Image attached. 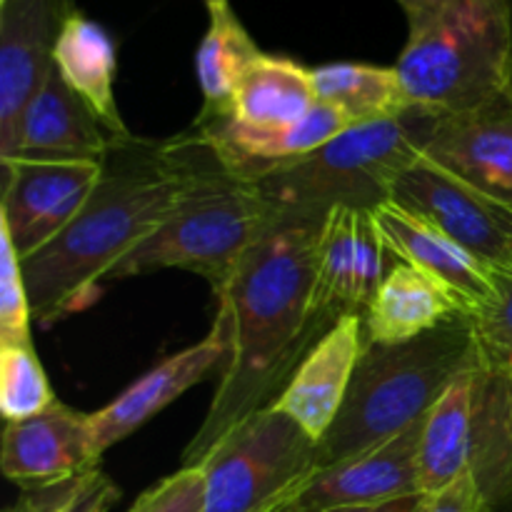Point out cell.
<instances>
[{"instance_id":"1","label":"cell","mask_w":512,"mask_h":512,"mask_svg":"<svg viewBox=\"0 0 512 512\" xmlns=\"http://www.w3.org/2000/svg\"><path fill=\"white\" fill-rule=\"evenodd\" d=\"M323 220L283 215L215 295L228 358L183 465H198L233 425L273 403L318 340L310 328V300Z\"/></svg>"},{"instance_id":"2","label":"cell","mask_w":512,"mask_h":512,"mask_svg":"<svg viewBox=\"0 0 512 512\" xmlns=\"http://www.w3.org/2000/svg\"><path fill=\"white\" fill-rule=\"evenodd\" d=\"M203 148L190 135L168 143L130 138L103 160V178L73 223L20 260L33 320L50 325L83 310L100 280L165 223L198 175Z\"/></svg>"},{"instance_id":"3","label":"cell","mask_w":512,"mask_h":512,"mask_svg":"<svg viewBox=\"0 0 512 512\" xmlns=\"http://www.w3.org/2000/svg\"><path fill=\"white\" fill-rule=\"evenodd\" d=\"M483 360L470 318L410 343L365 345L348 398L320 440V468L375 448L423 420L448 385Z\"/></svg>"},{"instance_id":"4","label":"cell","mask_w":512,"mask_h":512,"mask_svg":"<svg viewBox=\"0 0 512 512\" xmlns=\"http://www.w3.org/2000/svg\"><path fill=\"white\" fill-rule=\"evenodd\" d=\"M415 108L460 115L512 90V0H443L398 63Z\"/></svg>"},{"instance_id":"5","label":"cell","mask_w":512,"mask_h":512,"mask_svg":"<svg viewBox=\"0 0 512 512\" xmlns=\"http://www.w3.org/2000/svg\"><path fill=\"white\" fill-rule=\"evenodd\" d=\"M280 220L283 213L258 185L225 173L208 153L165 223L120 260L105 280L180 268L208 280L210 290L218 295L243 255Z\"/></svg>"},{"instance_id":"6","label":"cell","mask_w":512,"mask_h":512,"mask_svg":"<svg viewBox=\"0 0 512 512\" xmlns=\"http://www.w3.org/2000/svg\"><path fill=\"white\" fill-rule=\"evenodd\" d=\"M440 115L410 108L400 118L350 125L305 158L255 180L283 215L325 218L335 205L375 210L390 185L423 155Z\"/></svg>"},{"instance_id":"7","label":"cell","mask_w":512,"mask_h":512,"mask_svg":"<svg viewBox=\"0 0 512 512\" xmlns=\"http://www.w3.org/2000/svg\"><path fill=\"white\" fill-rule=\"evenodd\" d=\"M205 512H273L320 470V443L273 405L228 430L200 460Z\"/></svg>"},{"instance_id":"8","label":"cell","mask_w":512,"mask_h":512,"mask_svg":"<svg viewBox=\"0 0 512 512\" xmlns=\"http://www.w3.org/2000/svg\"><path fill=\"white\" fill-rule=\"evenodd\" d=\"M398 263L373 210L335 205L325 215L320 233L310 300L313 333L320 338L350 315L365 318L380 285Z\"/></svg>"},{"instance_id":"9","label":"cell","mask_w":512,"mask_h":512,"mask_svg":"<svg viewBox=\"0 0 512 512\" xmlns=\"http://www.w3.org/2000/svg\"><path fill=\"white\" fill-rule=\"evenodd\" d=\"M390 203L428 220L500 270L512 260V208L420 155L390 185Z\"/></svg>"},{"instance_id":"10","label":"cell","mask_w":512,"mask_h":512,"mask_svg":"<svg viewBox=\"0 0 512 512\" xmlns=\"http://www.w3.org/2000/svg\"><path fill=\"white\" fill-rule=\"evenodd\" d=\"M0 165V225L8 230L20 260L53 243L103 178V163L95 160L0 158Z\"/></svg>"},{"instance_id":"11","label":"cell","mask_w":512,"mask_h":512,"mask_svg":"<svg viewBox=\"0 0 512 512\" xmlns=\"http://www.w3.org/2000/svg\"><path fill=\"white\" fill-rule=\"evenodd\" d=\"M420 425L423 420L375 448L320 468L290 498L293 508L298 512H338L423 495L418 473Z\"/></svg>"},{"instance_id":"12","label":"cell","mask_w":512,"mask_h":512,"mask_svg":"<svg viewBox=\"0 0 512 512\" xmlns=\"http://www.w3.org/2000/svg\"><path fill=\"white\" fill-rule=\"evenodd\" d=\"M75 10V0H0V155L53 70L55 43Z\"/></svg>"},{"instance_id":"13","label":"cell","mask_w":512,"mask_h":512,"mask_svg":"<svg viewBox=\"0 0 512 512\" xmlns=\"http://www.w3.org/2000/svg\"><path fill=\"white\" fill-rule=\"evenodd\" d=\"M350 125L353 123L338 108L318 103L303 120L293 125L255 128V125H243L223 115V118L200 120V123L195 120L190 135L195 143H200L213 155V160L225 173L255 183L310 155L335 135L348 130Z\"/></svg>"},{"instance_id":"14","label":"cell","mask_w":512,"mask_h":512,"mask_svg":"<svg viewBox=\"0 0 512 512\" xmlns=\"http://www.w3.org/2000/svg\"><path fill=\"white\" fill-rule=\"evenodd\" d=\"M0 468L23 490L65 483L100 468L90 415L58 400L45 413L5 423Z\"/></svg>"},{"instance_id":"15","label":"cell","mask_w":512,"mask_h":512,"mask_svg":"<svg viewBox=\"0 0 512 512\" xmlns=\"http://www.w3.org/2000/svg\"><path fill=\"white\" fill-rule=\"evenodd\" d=\"M423 155L512 208V90L460 115H440Z\"/></svg>"},{"instance_id":"16","label":"cell","mask_w":512,"mask_h":512,"mask_svg":"<svg viewBox=\"0 0 512 512\" xmlns=\"http://www.w3.org/2000/svg\"><path fill=\"white\" fill-rule=\"evenodd\" d=\"M225 358H228V335L223 323L213 320L208 338L165 358L153 370L140 375L133 385H128L113 403L100 408L98 413H90V428L100 458L105 450L133 435L140 425L155 418L173 400L208 380V375L223 370Z\"/></svg>"},{"instance_id":"17","label":"cell","mask_w":512,"mask_h":512,"mask_svg":"<svg viewBox=\"0 0 512 512\" xmlns=\"http://www.w3.org/2000/svg\"><path fill=\"white\" fill-rule=\"evenodd\" d=\"M363 350L365 318L350 315L338 320L315 340L295 368L293 378L270 405L293 418L310 438L320 443L348 398Z\"/></svg>"},{"instance_id":"18","label":"cell","mask_w":512,"mask_h":512,"mask_svg":"<svg viewBox=\"0 0 512 512\" xmlns=\"http://www.w3.org/2000/svg\"><path fill=\"white\" fill-rule=\"evenodd\" d=\"M118 143L123 140L105 130L53 68L20 113L13 143L0 158L103 163Z\"/></svg>"},{"instance_id":"19","label":"cell","mask_w":512,"mask_h":512,"mask_svg":"<svg viewBox=\"0 0 512 512\" xmlns=\"http://www.w3.org/2000/svg\"><path fill=\"white\" fill-rule=\"evenodd\" d=\"M373 213L400 260L448 288L468 308L473 320L488 313L498 298V270L475 258L470 250L455 243L428 220L408 213L390 200L380 203Z\"/></svg>"},{"instance_id":"20","label":"cell","mask_w":512,"mask_h":512,"mask_svg":"<svg viewBox=\"0 0 512 512\" xmlns=\"http://www.w3.org/2000/svg\"><path fill=\"white\" fill-rule=\"evenodd\" d=\"M460 318L468 308L448 288L400 260L365 313V345L410 343Z\"/></svg>"},{"instance_id":"21","label":"cell","mask_w":512,"mask_h":512,"mask_svg":"<svg viewBox=\"0 0 512 512\" xmlns=\"http://www.w3.org/2000/svg\"><path fill=\"white\" fill-rule=\"evenodd\" d=\"M53 68L118 140H130L115 100L118 50L108 30L75 10L53 50Z\"/></svg>"},{"instance_id":"22","label":"cell","mask_w":512,"mask_h":512,"mask_svg":"<svg viewBox=\"0 0 512 512\" xmlns=\"http://www.w3.org/2000/svg\"><path fill=\"white\" fill-rule=\"evenodd\" d=\"M318 103L313 68L263 53L240 78L228 118L255 128H280L303 120Z\"/></svg>"},{"instance_id":"23","label":"cell","mask_w":512,"mask_h":512,"mask_svg":"<svg viewBox=\"0 0 512 512\" xmlns=\"http://www.w3.org/2000/svg\"><path fill=\"white\" fill-rule=\"evenodd\" d=\"M208 13V33L200 40L198 53H195V75L203 93V110L198 113V123L228 115L240 78L263 55L238 15L233 13L228 0L210 3Z\"/></svg>"},{"instance_id":"24","label":"cell","mask_w":512,"mask_h":512,"mask_svg":"<svg viewBox=\"0 0 512 512\" xmlns=\"http://www.w3.org/2000/svg\"><path fill=\"white\" fill-rule=\"evenodd\" d=\"M320 103L338 108L353 125L400 118L415 108L398 68L370 63H328L313 68Z\"/></svg>"},{"instance_id":"25","label":"cell","mask_w":512,"mask_h":512,"mask_svg":"<svg viewBox=\"0 0 512 512\" xmlns=\"http://www.w3.org/2000/svg\"><path fill=\"white\" fill-rule=\"evenodd\" d=\"M58 403L33 343H0V413L5 423L33 418Z\"/></svg>"},{"instance_id":"26","label":"cell","mask_w":512,"mask_h":512,"mask_svg":"<svg viewBox=\"0 0 512 512\" xmlns=\"http://www.w3.org/2000/svg\"><path fill=\"white\" fill-rule=\"evenodd\" d=\"M30 320L33 308L20 255L0 225V343H33Z\"/></svg>"},{"instance_id":"27","label":"cell","mask_w":512,"mask_h":512,"mask_svg":"<svg viewBox=\"0 0 512 512\" xmlns=\"http://www.w3.org/2000/svg\"><path fill=\"white\" fill-rule=\"evenodd\" d=\"M128 512H205V475L200 465H183L145 490Z\"/></svg>"},{"instance_id":"28","label":"cell","mask_w":512,"mask_h":512,"mask_svg":"<svg viewBox=\"0 0 512 512\" xmlns=\"http://www.w3.org/2000/svg\"><path fill=\"white\" fill-rule=\"evenodd\" d=\"M485 363L503 370L512 353V260L500 270L498 298L488 313L473 320Z\"/></svg>"},{"instance_id":"29","label":"cell","mask_w":512,"mask_h":512,"mask_svg":"<svg viewBox=\"0 0 512 512\" xmlns=\"http://www.w3.org/2000/svg\"><path fill=\"white\" fill-rule=\"evenodd\" d=\"M418 512H493L490 510L488 498H485L483 488L478 485V478L465 473L463 478L455 480L445 490L435 495H423V505Z\"/></svg>"},{"instance_id":"30","label":"cell","mask_w":512,"mask_h":512,"mask_svg":"<svg viewBox=\"0 0 512 512\" xmlns=\"http://www.w3.org/2000/svg\"><path fill=\"white\" fill-rule=\"evenodd\" d=\"M120 500V490L100 468L90 470L78 493L58 512H110Z\"/></svg>"},{"instance_id":"31","label":"cell","mask_w":512,"mask_h":512,"mask_svg":"<svg viewBox=\"0 0 512 512\" xmlns=\"http://www.w3.org/2000/svg\"><path fill=\"white\" fill-rule=\"evenodd\" d=\"M85 475H80V478H73V480H65V483L45 485V488L25 490L23 498L15 500V503L5 512H58L75 493H78Z\"/></svg>"},{"instance_id":"32","label":"cell","mask_w":512,"mask_h":512,"mask_svg":"<svg viewBox=\"0 0 512 512\" xmlns=\"http://www.w3.org/2000/svg\"><path fill=\"white\" fill-rule=\"evenodd\" d=\"M423 505V495H410V498L390 500V503L363 505V508H345L338 512H418Z\"/></svg>"},{"instance_id":"33","label":"cell","mask_w":512,"mask_h":512,"mask_svg":"<svg viewBox=\"0 0 512 512\" xmlns=\"http://www.w3.org/2000/svg\"><path fill=\"white\" fill-rule=\"evenodd\" d=\"M395 3L405 10L408 25L413 28V25H420L425 18H430L443 0H395Z\"/></svg>"},{"instance_id":"34","label":"cell","mask_w":512,"mask_h":512,"mask_svg":"<svg viewBox=\"0 0 512 512\" xmlns=\"http://www.w3.org/2000/svg\"><path fill=\"white\" fill-rule=\"evenodd\" d=\"M273 512H298V510L293 508V503H290V500H285V503L278 505V508H275Z\"/></svg>"},{"instance_id":"35","label":"cell","mask_w":512,"mask_h":512,"mask_svg":"<svg viewBox=\"0 0 512 512\" xmlns=\"http://www.w3.org/2000/svg\"><path fill=\"white\" fill-rule=\"evenodd\" d=\"M503 370H505V373H508V375H510V378H512V353H510L508 363H505V365H503Z\"/></svg>"},{"instance_id":"36","label":"cell","mask_w":512,"mask_h":512,"mask_svg":"<svg viewBox=\"0 0 512 512\" xmlns=\"http://www.w3.org/2000/svg\"><path fill=\"white\" fill-rule=\"evenodd\" d=\"M205 3H208V5H210V3H220V0H205Z\"/></svg>"}]
</instances>
